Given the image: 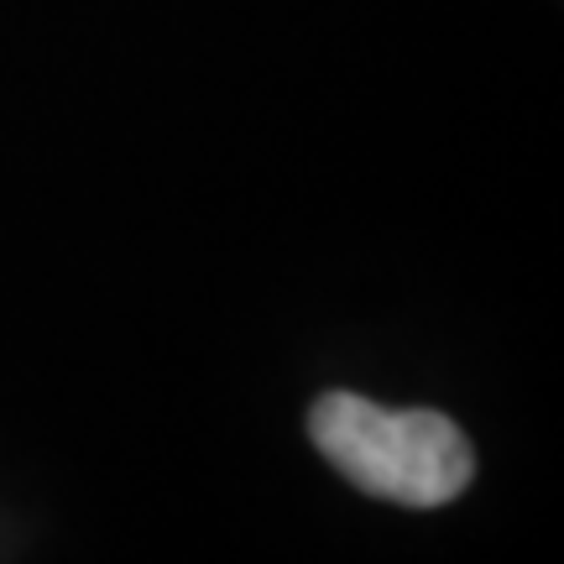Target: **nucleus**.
Masks as SVG:
<instances>
[{"label":"nucleus","mask_w":564,"mask_h":564,"mask_svg":"<svg viewBox=\"0 0 564 564\" xmlns=\"http://www.w3.org/2000/svg\"><path fill=\"white\" fill-rule=\"evenodd\" d=\"M319 455L345 481L382 502L444 507L470 486V444L434 408H377L356 392H329L308 413Z\"/></svg>","instance_id":"f257e3e1"}]
</instances>
